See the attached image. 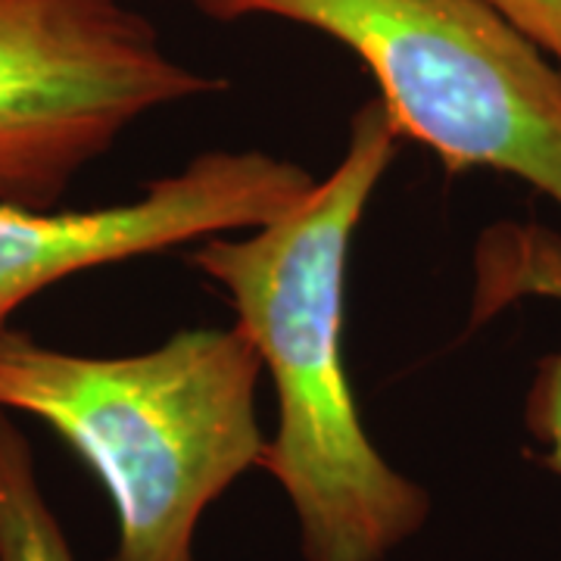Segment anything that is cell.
<instances>
[{
	"mask_svg": "<svg viewBox=\"0 0 561 561\" xmlns=\"http://www.w3.org/2000/svg\"><path fill=\"white\" fill-rule=\"evenodd\" d=\"M397 147L383 103L365 101L341 162L300 206L262 228L213 234L187 256L221 284L272 375L278 431L260 468L297 512L306 561H383L431 515L424 486L375 449L343 359L350 243Z\"/></svg>",
	"mask_w": 561,
	"mask_h": 561,
	"instance_id": "cell-1",
	"label": "cell"
},
{
	"mask_svg": "<svg viewBox=\"0 0 561 561\" xmlns=\"http://www.w3.org/2000/svg\"><path fill=\"white\" fill-rule=\"evenodd\" d=\"M262 359L243 328H191L131 356L0 331V409L44 421L116 508L110 561H194L203 512L260 468Z\"/></svg>",
	"mask_w": 561,
	"mask_h": 561,
	"instance_id": "cell-2",
	"label": "cell"
},
{
	"mask_svg": "<svg viewBox=\"0 0 561 561\" xmlns=\"http://www.w3.org/2000/svg\"><path fill=\"white\" fill-rule=\"evenodd\" d=\"M341 41L375 76L400 140L449 172L490 169L561 206V76L483 0H191Z\"/></svg>",
	"mask_w": 561,
	"mask_h": 561,
	"instance_id": "cell-3",
	"label": "cell"
},
{
	"mask_svg": "<svg viewBox=\"0 0 561 561\" xmlns=\"http://www.w3.org/2000/svg\"><path fill=\"white\" fill-rule=\"evenodd\" d=\"M225 88L128 0H0V203L60 209L135 122Z\"/></svg>",
	"mask_w": 561,
	"mask_h": 561,
	"instance_id": "cell-4",
	"label": "cell"
},
{
	"mask_svg": "<svg viewBox=\"0 0 561 561\" xmlns=\"http://www.w3.org/2000/svg\"><path fill=\"white\" fill-rule=\"evenodd\" d=\"M302 165L262 150H209L138 201L101 209L0 203V331L22 302L101 265L250 231L300 206L316 187Z\"/></svg>",
	"mask_w": 561,
	"mask_h": 561,
	"instance_id": "cell-5",
	"label": "cell"
},
{
	"mask_svg": "<svg viewBox=\"0 0 561 561\" xmlns=\"http://www.w3.org/2000/svg\"><path fill=\"white\" fill-rule=\"evenodd\" d=\"M524 300L561 306V234L542 221H496L474 243L471 328ZM524 424L542 446V465L561 478V353L537 362Z\"/></svg>",
	"mask_w": 561,
	"mask_h": 561,
	"instance_id": "cell-6",
	"label": "cell"
},
{
	"mask_svg": "<svg viewBox=\"0 0 561 561\" xmlns=\"http://www.w3.org/2000/svg\"><path fill=\"white\" fill-rule=\"evenodd\" d=\"M0 561H76L44 496L32 443L0 409Z\"/></svg>",
	"mask_w": 561,
	"mask_h": 561,
	"instance_id": "cell-7",
	"label": "cell"
},
{
	"mask_svg": "<svg viewBox=\"0 0 561 561\" xmlns=\"http://www.w3.org/2000/svg\"><path fill=\"white\" fill-rule=\"evenodd\" d=\"M530 41L561 76V0H483Z\"/></svg>",
	"mask_w": 561,
	"mask_h": 561,
	"instance_id": "cell-8",
	"label": "cell"
}]
</instances>
